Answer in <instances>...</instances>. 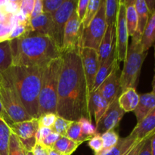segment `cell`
Masks as SVG:
<instances>
[{"mask_svg": "<svg viewBox=\"0 0 155 155\" xmlns=\"http://www.w3.org/2000/svg\"><path fill=\"white\" fill-rule=\"evenodd\" d=\"M152 136V135H151ZM151 136H148L144 139L143 145L139 151L138 155H152L151 153Z\"/></svg>", "mask_w": 155, "mask_h": 155, "instance_id": "ee69618b", "label": "cell"}, {"mask_svg": "<svg viewBox=\"0 0 155 155\" xmlns=\"http://www.w3.org/2000/svg\"><path fill=\"white\" fill-rule=\"evenodd\" d=\"M43 68L12 66L10 73L21 102L32 118H37Z\"/></svg>", "mask_w": 155, "mask_h": 155, "instance_id": "3957f363", "label": "cell"}, {"mask_svg": "<svg viewBox=\"0 0 155 155\" xmlns=\"http://www.w3.org/2000/svg\"><path fill=\"white\" fill-rule=\"evenodd\" d=\"M155 132V107L139 123L136 124L130 134L137 140L141 141Z\"/></svg>", "mask_w": 155, "mask_h": 155, "instance_id": "2e32d148", "label": "cell"}, {"mask_svg": "<svg viewBox=\"0 0 155 155\" xmlns=\"http://www.w3.org/2000/svg\"><path fill=\"white\" fill-rule=\"evenodd\" d=\"M135 7H136V12H137L138 25L136 33L132 38H135V39H137L141 41L142 33L148 24V19H149L151 15H150L149 11L147 7L145 0H136Z\"/></svg>", "mask_w": 155, "mask_h": 155, "instance_id": "ffe728a7", "label": "cell"}, {"mask_svg": "<svg viewBox=\"0 0 155 155\" xmlns=\"http://www.w3.org/2000/svg\"><path fill=\"white\" fill-rule=\"evenodd\" d=\"M12 133H14L21 141L26 151H32L36 145V134L39 130L38 118L12 123L9 125Z\"/></svg>", "mask_w": 155, "mask_h": 155, "instance_id": "30bf717a", "label": "cell"}, {"mask_svg": "<svg viewBox=\"0 0 155 155\" xmlns=\"http://www.w3.org/2000/svg\"><path fill=\"white\" fill-rule=\"evenodd\" d=\"M8 155H26V150L24 149L21 141L12 133L9 142Z\"/></svg>", "mask_w": 155, "mask_h": 155, "instance_id": "e575fe53", "label": "cell"}, {"mask_svg": "<svg viewBox=\"0 0 155 155\" xmlns=\"http://www.w3.org/2000/svg\"><path fill=\"white\" fill-rule=\"evenodd\" d=\"M52 130L51 128L47 127H39L37 133L36 134V144H41L42 141L48 136L51 133H52Z\"/></svg>", "mask_w": 155, "mask_h": 155, "instance_id": "7bdbcfd3", "label": "cell"}, {"mask_svg": "<svg viewBox=\"0 0 155 155\" xmlns=\"http://www.w3.org/2000/svg\"><path fill=\"white\" fill-rule=\"evenodd\" d=\"M118 2L119 1L117 0H104V12L107 26H111L116 24Z\"/></svg>", "mask_w": 155, "mask_h": 155, "instance_id": "f546056e", "label": "cell"}, {"mask_svg": "<svg viewBox=\"0 0 155 155\" xmlns=\"http://www.w3.org/2000/svg\"><path fill=\"white\" fill-rule=\"evenodd\" d=\"M58 115L54 113H47L41 115L38 117L39 127H47V128H52L54 122L56 120Z\"/></svg>", "mask_w": 155, "mask_h": 155, "instance_id": "8d00e7d4", "label": "cell"}, {"mask_svg": "<svg viewBox=\"0 0 155 155\" xmlns=\"http://www.w3.org/2000/svg\"><path fill=\"white\" fill-rule=\"evenodd\" d=\"M124 2L126 5V21L128 34L129 36L133 37L136 33L138 25L137 12L135 7L136 0H127Z\"/></svg>", "mask_w": 155, "mask_h": 155, "instance_id": "d4e9b609", "label": "cell"}, {"mask_svg": "<svg viewBox=\"0 0 155 155\" xmlns=\"http://www.w3.org/2000/svg\"><path fill=\"white\" fill-rule=\"evenodd\" d=\"M152 93H154L155 95V75H154V80H153V82H152Z\"/></svg>", "mask_w": 155, "mask_h": 155, "instance_id": "f5cc1de1", "label": "cell"}, {"mask_svg": "<svg viewBox=\"0 0 155 155\" xmlns=\"http://www.w3.org/2000/svg\"><path fill=\"white\" fill-rule=\"evenodd\" d=\"M108 105V103L101 96L98 90L90 92L89 101V111L91 119H92V117L94 116L95 125L98 124V121L105 113Z\"/></svg>", "mask_w": 155, "mask_h": 155, "instance_id": "e0dca14e", "label": "cell"}, {"mask_svg": "<svg viewBox=\"0 0 155 155\" xmlns=\"http://www.w3.org/2000/svg\"><path fill=\"white\" fill-rule=\"evenodd\" d=\"M76 10L70 17L65 27L61 54L82 48L83 25L77 16Z\"/></svg>", "mask_w": 155, "mask_h": 155, "instance_id": "8fae6325", "label": "cell"}, {"mask_svg": "<svg viewBox=\"0 0 155 155\" xmlns=\"http://www.w3.org/2000/svg\"><path fill=\"white\" fill-rule=\"evenodd\" d=\"M0 101L12 123L33 119L20 99L11 75L10 69L0 77Z\"/></svg>", "mask_w": 155, "mask_h": 155, "instance_id": "8992f818", "label": "cell"}, {"mask_svg": "<svg viewBox=\"0 0 155 155\" xmlns=\"http://www.w3.org/2000/svg\"><path fill=\"white\" fill-rule=\"evenodd\" d=\"M151 153H152V155H155V132L151 137Z\"/></svg>", "mask_w": 155, "mask_h": 155, "instance_id": "f907efd6", "label": "cell"}, {"mask_svg": "<svg viewBox=\"0 0 155 155\" xmlns=\"http://www.w3.org/2000/svg\"><path fill=\"white\" fill-rule=\"evenodd\" d=\"M128 41L126 5L124 1H119L116 18V54L118 62L124 61L125 60L129 47Z\"/></svg>", "mask_w": 155, "mask_h": 155, "instance_id": "9c48e42d", "label": "cell"}, {"mask_svg": "<svg viewBox=\"0 0 155 155\" xmlns=\"http://www.w3.org/2000/svg\"><path fill=\"white\" fill-rule=\"evenodd\" d=\"M148 7V11H149L150 15L153 13L155 11V1H152V0H148V1H145Z\"/></svg>", "mask_w": 155, "mask_h": 155, "instance_id": "681fc988", "label": "cell"}, {"mask_svg": "<svg viewBox=\"0 0 155 155\" xmlns=\"http://www.w3.org/2000/svg\"><path fill=\"white\" fill-rule=\"evenodd\" d=\"M139 101V95L136 92V89H127L120 93L118 97V101L121 108L125 113L134 111L137 107Z\"/></svg>", "mask_w": 155, "mask_h": 155, "instance_id": "7402d4cb", "label": "cell"}, {"mask_svg": "<svg viewBox=\"0 0 155 155\" xmlns=\"http://www.w3.org/2000/svg\"><path fill=\"white\" fill-rule=\"evenodd\" d=\"M82 48L61 54L62 64L58 89L56 114L71 121L88 118L89 92L82 64Z\"/></svg>", "mask_w": 155, "mask_h": 155, "instance_id": "6da1fadb", "label": "cell"}, {"mask_svg": "<svg viewBox=\"0 0 155 155\" xmlns=\"http://www.w3.org/2000/svg\"><path fill=\"white\" fill-rule=\"evenodd\" d=\"M33 155H48V149L42 144H36L32 150Z\"/></svg>", "mask_w": 155, "mask_h": 155, "instance_id": "bcb514c9", "label": "cell"}, {"mask_svg": "<svg viewBox=\"0 0 155 155\" xmlns=\"http://www.w3.org/2000/svg\"><path fill=\"white\" fill-rule=\"evenodd\" d=\"M118 97L109 104L105 113L95 125L97 134L101 135L109 130H115L119 125L125 112L120 106Z\"/></svg>", "mask_w": 155, "mask_h": 155, "instance_id": "7c38bea8", "label": "cell"}, {"mask_svg": "<svg viewBox=\"0 0 155 155\" xmlns=\"http://www.w3.org/2000/svg\"><path fill=\"white\" fill-rule=\"evenodd\" d=\"M48 155H61L58 151H56L55 150H54L53 148L48 149Z\"/></svg>", "mask_w": 155, "mask_h": 155, "instance_id": "816d5d0a", "label": "cell"}, {"mask_svg": "<svg viewBox=\"0 0 155 155\" xmlns=\"http://www.w3.org/2000/svg\"><path fill=\"white\" fill-rule=\"evenodd\" d=\"M89 0H79L77 2V14L80 19V22L83 24V21L84 20L85 15H86V9H87L88 4H89Z\"/></svg>", "mask_w": 155, "mask_h": 155, "instance_id": "60d3db41", "label": "cell"}, {"mask_svg": "<svg viewBox=\"0 0 155 155\" xmlns=\"http://www.w3.org/2000/svg\"><path fill=\"white\" fill-rule=\"evenodd\" d=\"M64 0H42L43 13L53 14L61 6Z\"/></svg>", "mask_w": 155, "mask_h": 155, "instance_id": "74e56055", "label": "cell"}, {"mask_svg": "<svg viewBox=\"0 0 155 155\" xmlns=\"http://www.w3.org/2000/svg\"><path fill=\"white\" fill-rule=\"evenodd\" d=\"M82 143L83 142L72 140L67 136H61L52 148L61 155H71Z\"/></svg>", "mask_w": 155, "mask_h": 155, "instance_id": "484cf974", "label": "cell"}, {"mask_svg": "<svg viewBox=\"0 0 155 155\" xmlns=\"http://www.w3.org/2000/svg\"><path fill=\"white\" fill-rule=\"evenodd\" d=\"M147 54L148 51H144L141 41L132 38V43L128 47L124 68L120 73V93L130 88L136 89L142 64Z\"/></svg>", "mask_w": 155, "mask_h": 155, "instance_id": "5b68a950", "label": "cell"}, {"mask_svg": "<svg viewBox=\"0 0 155 155\" xmlns=\"http://www.w3.org/2000/svg\"><path fill=\"white\" fill-rule=\"evenodd\" d=\"M73 122H74V121L68 120L64 119L61 117L58 116L51 130L53 132L60 135L61 136H66L68 129L70 128Z\"/></svg>", "mask_w": 155, "mask_h": 155, "instance_id": "836d02e7", "label": "cell"}, {"mask_svg": "<svg viewBox=\"0 0 155 155\" xmlns=\"http://www.w3.org/2000/svg\"><path fill=\"white\" fill-rule=\"evenodd\" d=\"M12 130L8 124L0 117V155H8Z\"/></svg>", "mask_w": 155, "mask_h": 155, "instance_id": "83f0119b", "label": "cell"}, {"mask_svg": "<svg viewBox=\"0 0 155 155\" xmlns=\"http://www.w3.org/2000/svg\"><path fill=\"white\" fill-rule=\"evenodd\" d=\"M120 71L117 67L96 89L109 104L120 95Z\"/></svg>", "mask_w": 155, "mask_h": 155, "instance_id": "5bb4252c", "label": "cell"}, {"mask_svg": "<svg viewBox=\"0 0 155 155\" xmlns=\"http://www.w3.org/2000/svg\"><path fill=\"white\" fill-rule=\"evenodd\" d=\"M12 66L43 68L61 53L48 36L30 32L26 36L11 40Z\"/></svg>", "mask_w": 155, "mask_h": 155, "instance_id": "7a4b0ae2", "label": "cell"}, {"mask_svg": "<svg viewBox=\"0 0 155 155\" xmlns=\"http://www.w3.org/2000/svg\"><path fill=\"white\" fill-rule=\"evenodd\" d=\"M26 155H33L32 151H26Z\"/></svg>", "mask_w": 155, "mask_h": 155, "instance_id": "db71d44e", "label": "cell"}, {"mask_svg": "<svg viewBox=\"0 0 155 155\" xmlns=\"http://www.w3.org/2000/svg\"><path fill=\"white\" fill-rule=\"evenodd\" d=\"M101 139L103 142V148L99 152L95 154V155H104L109 150L115 146L119 141V135L115 130H109L106 133L101 135Z\"/></svg>", "mask_w": 155, "mask_h": 155, "instance_id": "f1b7e54d", "label": "cell"}, {"mask_svg": "<svg viewBox=\"0 0 155 155\" xmlns=\"http://www.w3.org/2000/svg\"><path fill=\"white\" fill-rule=\"evenodd\" d=\"M116 48V24L111 26H107L103 39L98 48V61L100 65L102 64L110 53Z\"/></svg>", "mask_w": 155, "mask_h": 155, "instance_id": "9a60e30c", "label": "cell"}, {"mask_svg": "<svg viewBox=\"0 0 155 155\" xmlns=\"http://www.w3.org/2000/svg\"><path fill=\"white\" fill-rule=\"evenodd\" d=\"M60 137V135L54 133V132H52V133H50V134L42 141L41 144H42L44 147H45L47 149H50V148H52L53 145L55 144V142L58 140Z\"/></svg>", "mask_w": 155, "mask_h": 155, "instance_id": "b9f144b4", "label": "cell"}, {"mask_svg": "<svg viewBox=\"0 0 155 155\" xmlns=\"http://www.w3.org/2000/svg\"><path fill=\"white\" fill-rule=\"evenodd\" d=\"M117 67H119V62H118L117 58L116 48H115L110 53V56L107 58V60L102 64L100 65L99 69H98V73H97L96 77H95L92 92L96 90L99 87L100 85L103 83V81L106 78H107Z\"/></svg>", "mask_w": 155, "mask_h": 155, "instance_id": "ac0fdd59", "label": "cell"}, {"mask_svg": "<svg viewBox=\"0 0 155 155\" xmlns=\"http://www.w3.org/2000/svg\"><path fill=\"white\" fill-rule=\"evenodd\" d=\"M13 63L11 41L0 42V77L11 68Z\"/></svg>", "mask_w": 155, "mask_h": 155, "instance_id": "cb8c5ba5", "label": "cell"}, {"mask_svg": "<svg viewBox=\"0 0 155 155\" xmlns=\"http://www.w3.org/2000/svg\"><path fill=\"white\" fill-rule=\"evenodd\" d=\"M35 0H21L20 2V12L27 18L30 19L33 12Z\"/></svg>", "mask_w": 155, "mask_h": 155, "instance_id": "f35d334b", "label": "cell"}, {"mask_svg": "<svg viewBox=\"0 0 155 155\" xmlns=\"http://www.w3.org/2000/svg\"><path fill=\"white\" fill-rule=\"evenodd\" d=\"M139 140L131 134L125 138H120L117 144L104 155H124Z\"/></svg>", "mask_w": 155, "mask_h": 155, "instance_id": "4316f807", "label": "cell"}, {"mask_svg": "<svg viewBox=\"0 0 155 155\" xmlns=\"http://www.w3.org/2000/svg\"><path fill=\"white\" fill-rule=\"evenodd\" d=\"M101 2V0H89L87 9H86V15H85L84 20H83V24H82L83 29L87 27L91 21H92V19L95 18L98 9H99Z\"/></svg>", "mask_w": 155, "mask_h": 155, "instance_id": "1f68e13d", "label": "cell"}, {"mask_svg": "<svg viewBox=\"0 0 155 155\" xmlns=\"http://www.w3.org/2000/svg\"><path fill=\"white\" fill-rule=\"evenodd\" d=\"M77 0H64L61 6L52 15V24L49 37L61 53L63 46L65 27L70 17L77 9Z\"/></svg>", "mask_w": 155, "mask_h": 155, "instance_id": "52a82bcc", "label": "cell"}, {"mask_svg": "<svg viewBox=\"0 0 155 155\" xmlns=\"http://www.w3.org/2000/svg\"><path fill=\"white\" fill-rule=\"evenodd\" d=\"M66 136L69 139H72V140L77 141V142H85V139H83V136H82L81 127H80L78 121L73 122L70 128L68 129Z\"/></svg>", "mask_w": 155, "mask_h": 155, "instance_id": "d590c367", "label": "cell"}, {"mask_svg": "<svg viewBox=\"0 0 155 155\" xmlns=\"http://www.w3.org/2000/svg\"><path fill=\"white\" fill-rule=\"evenodd\" d=\"M43 13V5H42V0H35L34 6H33V12L30 15V20L36 18L39 15Z\"/></svg>", "mask_w": 155, "mask_h": 155, "instance_id": "f6af8a7d", "label": "cell"}, {"mask_svg": "<svg viewBox=\"0 0 155 155\" xmlns=\"http://www.w3.org/2000/svg\"><path fill=\"white\" fill-rule=\"evenodd\" d=\"M52 24V15L42 13L33 19L30 20V26L32 32L49 36Z\"/></svg>", "mask_w": 155, "mask_h": 155, "instance_id": "44dd1931", "label": "cell"}, {"mask_svg": "<svg viewBox=\"0 0 155 155\" xmlns=\"http://www.w3.org/2000/svg\"><path fill=\"white\" fill-rule=\"evenodd\" d=\"M107 29L104 12V0H101L99 9L87 27L83 29L82 48H90L98 51Z\"/></svg>", "mask_w": 155, "mask_h": 155, "instance_id": "ba28073f", "label": "cell"}, {"mask_svg": "<svg viewBox=\"0 0 155 155\" xmlns=\"http://www.w3.org/2000/svg\"><path fill=\"white\" fill-rule=\"evenodd\" d=\"M62 64V57L51 61L42 71V84L39 97L38 116L47 113L56 114L58 89Z\"/></svg>", "mask_w": 155, "mask_h": 155, "instance_id": "277c9868", "label": "cell"}, {"mask_svg": "<svg viewBox=\"0 0 155 155\" xmlns=\"http://www.w3.org/2000/svg\"><path fill=\"white\" fill-rule=\"evenodd\" d=\"M80 56L87 83L88 91L90 94L93 89L95 77L100 67L98 52L96 50L90 48H82Z\"/></svg>", "mask_w": 155, "mask_h": 155, "instance_id": "4fadbf2b", "label": "cell"}, {"mask_svg": "<svg viewBox=\"0 0 155 155\" xmlns=\"http://www.w3.org/2000/svg\"><path fill=\"white\" fill-rule=\"evenodd\" d=\"M155 43V11L150 15L148 24L142 33L141 44L144 51H148Z\"/></svg>", "mask_w": 155, "mask_h": 155, "instance_id": "603a6c76", "label": "cell"}, {"mask_svg": "<svg viewBox=\"0 0 155 155\" xmlns=\"http://www.w3.org/2000/svg\"><path fill=\"white\" fill-rule=\"evenodd\" d=\"M81 127V133L85 141L89 140L91 138L97 134L95 127L92 125V122L88 118L82 117L78 120Z\"/></svg>", "mask_w": 155, "mask_h": 155, "instance_id": "d6a6232c", "label": "cell"}, {"mask_svg": "<svg viewBox=\"0 0 155 155\" xmlns=\"http://www.w3.org/2000/svg\"><path fill=\"white\" fill-rule=\"evenodd\" d=\"M89 146L95 154L99 152L103 148V142L101 135L96 134L89 140Z\"/></svg>", "mask_w": 155, "mask_h": 155, "instance_id": "ab89813d", "label": "cell"}, {"mask_svg": "<svg viewBox=\"0 0 155 155\" xmlns=\"http://www.w3.org/2000/svg\"><path fill=\"white\" fill-rule=\"evenodd\" d=\"M143 142L144 139L143 140L137 142L124 155H138L139 154V151H140L141 148H142V145H143Z\"/></svg>", "mask_w": 155, "mask_h": 155, "instance_id": "7dc6e473", "label": "cell"}, {"mask_svg": "<svg viewBox=\"0 0 155 155\" xmlns=\"http://www.w3.org/2000/svg\"><path fill=\"white\" fill-rule=\"evenodd\" d=\"M30 32H32V30L30 26V20H27L24 21H18L12 29L8 40L11 41L21 38L27 35Z\"/></svg>", "mask_w": 155, "mask_h": 155, "instance_id": "4dcf8cb0", "label": "cell"}, {"mask_svg": "<svg viewBox=\"0 0 155 155\" xmlns=\"http://www.w3.org/2000/svg\"><path fill=\"white\" fill-rule=\"evenodd\" d=\"M155 107V95L152 92L139 95V101L134 110L137 124L142 121Z\"/></svg>", "mask_w": 155, "mask_h": 155, "instance_id": "d6986e66", "label": "cell"}, {"mask_svg": "<svg viewBox=\"0 0 155 155\" xmlns=\"http://www.w3.org/2000/svg\"><path fill=\"white\" fill-rule=\"evenodd\" d=\"M0 117L2 118V119L4 120L8 124V126L10 125L11 124H12V121L11 120L10 118L8 117V114H6L5 110L4 107H3L1 101H0Z\"/></svg>", "mask_w": 155, "mask_h": 155, "instance_id": "c3c4849f", "label": "cell"}]
</instances>
